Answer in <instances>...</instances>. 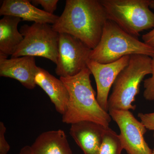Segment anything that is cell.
<instances>
[{
  "instance_id": "6da1fadb",
  "label": "cell",
  "mask_w": 154,
  "mask_h": 154,
  "mask_svg": "<svg viewBox=\"0 0 154 154\" xmlns=\"http://www.w3.org/2000/svg\"><path fill=\"white\" fill-rule=\"evenodd\" d=\"M107 20L100 1L67 0L62 14L52 27L58 33L74 36L93 49L99 44Z\"/></svg>"
},
{
  "instance_id": "7a4b0ae2",
  "label": "cell",
  "mask_w": 154,
  "mask_h": 154,
  "mask_svg": "<svg viewBox=\"0 0 154 154\" xmlns=\"http://www.w3.org/2000/svg\"><path fill=\"white\" fill-rule=\"evenodd\" d=\"M91 74L87 67L73 76L60 78L69 94L68 104L62 115V122L72 124L80 121H91L109 127L112 118L98 103L90 79Z\"/></svg>"
},
{
  "instance_id": "3957f363",
  "label": "cell",
  "mask_w": 154,
  "mask_h": 154,
  "mask_svg": "<svg viewBox=\"0 0 154 154\" xmlns=\"http://www.w3.org/2000/svg\"><path fill=\"white\" fill-rule=\"evenodd\" d=\"M137 54L153 57L154 47L140 41L108 20L99 44L91 50L90 59L100 63H109L126 56Z\"/></svg>"
},
{
  "instance_id": "277c9868",
  "label": "cell",
  "mask_w": 154,
  "mask_h": 154,
  "mask_svg": "<svg viewBox=\"0 0 154 154\" xmlns=\"http://www.w3.org/2000/svg\"><path fill=\"white\" fill-rule=\"evenodd\" d=\"M152 73V57L144 55L130 56L129 63L119 74L113 85L108 99V112L110 110H135L133 103L139 93L141 83Z\"/></svg>"
},
{
  "instance_id": "5b68a950",
  "label": "cell",
  "mask_w": 154,
  "mask_h": 154,
  "mask_svg": "<svg viewBox=\"0 0 154 154\" xmlns=\"http://www.w3.org/2000/svg\"><path fill=\"white\" fill-rule=\"evenodd\" d=\"M108 20L137 37L144 30L154 28V13L150 0H100Z\"/></svg>"
},
{
  "instance_id": "8992f818",
  "label": "cell",
  "mask_w": 154,
  "mask_h": 154,
  "mask_svg": "<svg viewBox=\"0 0 154 154\" xmlns=\"http://www.w3.org/2000/svg\"><path fill=\"white\" fill-rule=\"evenodd\" d=\"M20 32L24 37L12 58L29 56L47 58L57 64L58 57L59 33L49 24L34 23L24 25Z\"/></svg>"
},
{
  "instance_id": "52a82bcc",
  "label": "cell",
  "mask_w": 154,
  "mask_h": 154,
  "mask_svg": "<svg viewBox=\"0 0 154 154\" xmlns=\"http://www.w3.org/2000/svg\"><path fill=\"white\" fill-rule=\"evenodd\" d=\"M92 49L81 40L67 33H59L58 57L55 69L58 76H73L87 67Z\"/></svg>"
},
{
  "instance_id": "ba28073f",
  "label": "cell",
  "mask_w": 154,
  "mask_h": 154,
  "mask_svg": "<svg viewBox=\"0 0 154 154\" xmlns=\"http://www.w3.org/2000/svg\"><path fill=\"white\" fill-rule=\"evenodd\" d=\"M108 113L119 128L122 147L128 154H152L144 137L147 129L130 110H110Z\"/></svg>"
},
{
  "instance_id": "9c48e42d",
  "label": "cell",
  "mask_w": 154,
  "mask_h": 154,
  "mask_svg": "<svg viewBox=\"0 0 154 154\" xmlns=\"http://www.w3.org/2000/svg\"><path fill=\"white\" fill-rule=\"evenodd\" d=\"M130 59V56H126L118 60L106 64L90 59L88 61L87 67L96 81L97 101L102 109L107 112V102L110 89L119 74L128 65Z\"/></svg>"
},
{
  "instance_id": "30bf717a",
  "label": "cell",
  "mask_w": 154,
  "mask_h": 154,
  "mask_svg": "<svg viewBox=\"0 0 154 154\" xmlns=\"http://www.w3.org/2000/svg\"><path fill=\"white\" fill-rule=\"evenodd\" d=\"M38 67L34 57L25 56L11 59L0 57V76L17 80L29 90L36 85L35 77Z\"/></svg>"
},
{
  "instance_id": "8fae6325",
  "label": "cell",
  "mask_w": 154,
  "mask_h": 154,
  "mask_svg": "<svg viewBox=\"0 0 154 154\" xmlns=\"http://www.w3.org/2000/svg\"><path fill=\"white\" fill-rule=\"evenodd\" d=\"M71 125L70 134L84 154H99L106 127L88 121L79 122Z\"/></svg>"
},
{
  "instance_id": "7c38bea8",
  "label": "cell",
  "mask_w": 154,
  "mask_h": 154,
  "mask_svg": "<svg viewBox=\"0 0 154 154\" xmlns=\"http://www.w3.org/2000/svg\"><path fill=\"white\" fill-rule=\"evenodd\" d=\"M0 15L18 17L23 21L34 23L52 25L59 17L37 8L28 0H4L0 8Z\"/></svg>"
},
{
  "instance_id": "4fadbf2b",
  "label": "cell",
  "mask_w": 154,
  "mask_h": 154,
  "mask_svg": "<svg viewBox=\"0 0 154 154\" xmlns=\"http://www.w3.org/2000/svg\"><path fill=\"white\" fill-rule=\"evenodd\" d=\"M35 82L47 94L58 113L63 115L69 101L68 91L63 82L46 70L38 67Z\"/></svg>"
},
{
  "instance_id": "5bb4252c",
  "label": "cell",
  "mask_w": 154,
  "mask_h": 154,
  "mask_svg": "<svg viewBox=\"0 0 154 154\" xmlns=\"http://www.w3.org/2000/svg\"><path fill=\"white\" fill-rule=\"evenodd\" d=\"M33 154H72L64 131L42 133L30 146Z\"/></svg>"
},
{
  "instance_id": "9a60e30c",
  "label": "cell",
  "mask_w": 154,
  "mask_h": 154,
  "mask_svg": "<svg viewBox=\"0 0 154 154\" xmlns=\"http://www.w3.org/2000/svg\"><path fill=\"white\" fill-rule=\"evenodd\" d=\"M22 19L12 16H4L0 20V57L8 58L17 50L24 39L18 29Z\"/></svg>"
},
{
  "instance_id": "2e32d148",
  "label": "cell",
  "mask_w": 154,
  "mask_h": 154,
  "mask_svg": "<svg viewBox=\"0 0 154 154\" xmlns=\"http://www.w3.org/2000/svg\"><path fill=\"white\" fill-rule=\"evenodd\" d=\"M123 149L119 135L110 128H106L99 154H121Z\"/></svg>"
},
{
  "instance_id": "e0dca14e",
  "label": "cell",
  "mask_w": 154,
  "mask_h": 154,
  "mask_svg": "<svg viewBox=\"0 0 154 154\" xmlns=\"http://www.w3.org/2000/svg\"><path fill=\"white\" fill-rule=\"evenodd\" d=\"M151 76L144 80L143 96L148 101H154V56L152 58Z\"/></svg>"
},
{
  "instance_id": "ac0fdd59",
  "label": "cell",
  "mask_w": 154,
  "mask_h": 154,
  "mask_svg": "<svg viewBox=\"0 0 154 154\" xmlns=\"http://www.w3.org/2000/svg\"><path fill=\"white\" fill-rule=\"evenodd\" d=\"M31 1V4L36 7L40 5L44 11L49 14H54L57 8L58 0H33Z\"/></svg>"
},
{
  "instance_id": "d6986e66",
  "label": "cell",
  "mask_w": 154,
  "mask_h": 154,
  "mask_svg": "<svg viewBox=\"0 0 154 154\" xmlns=\"http://www.w3.org/2000/svg\"><path fill=\"white\" fill-rule=\"evenodd\" d=\"M137 116L147 129L152 131L154 132V111L149 113H140L138 114Z\"/></svg>"
},
{
  "instance_id": "ffe728a7",
  "label": "cell",
  "mask_w": 154,
  "mask_h": 154,
  "mask_svg": "<svg viewBox=\"0 0 154 154\" xmlns=\"http://www.w3.org/2000/svg\"><path fill=\"white\" fill-rule=\"evenodd\" d=\"M6 127L2 122H0V154H8L10 151V145L5 138Z\"/></svg>"
},
{
  "instance_id": "44dd1931",
  "label": "cell",
  "mask_w": 154,
  "mask_h": 154,
  "mask_svg": "<svg viewBox=\"0 0 154 154\" xmlns=\"http://www.w3.org/2000/svg\"><path fill=\"white\" fill-rule=\"evenodd\" d=\"M142 38L146 44L154 47V28L148 33L143 34Z\"/></svg>"
},
{
  "instance_id": "7402d4cb",
  "label": "cell",
  "mask_w": 154,
  "mask_h": 154,
  "mask_svg": "<svg viewBox=\"0 0 154 154\" xmlns=\"http://www.w3.org/2000/svg\"><path fill=\"white\" fill-rule=\"evenodd\" d=\"M17 154H33L31 150L30 146H25L22 147L19 152Z\"/></svg>"
},
{
  "instance_id": "603a6c76",
  "label": "cell",
  "mask_w": 154,
  "mask_h": 154,
  "mask_svg": "<svg viewBox=\"0 0 154 154\" xmlns=\"http://www.w3.org/2000/svg\"><path fill=\"white\" fill-rule=\"evenodd\" d=\"M150 8L154 9V0H150Z\"/></svg>"
},
{
  "instance_id": "cb8c5ba5",
  "label": "cell",
  "mask_w": 154,
  "mask_h": 154,
  "mask_svg": "<svg viewBox=\"0 0 154 154\" xmlns=\"http://www.w3.org/2000/svg\"><path fill=\"white\" fill-rule=\"evenodd\" d=\"M151 154H154V147L153 149H152V153Z\"/></svg>"
}]
</instances>
